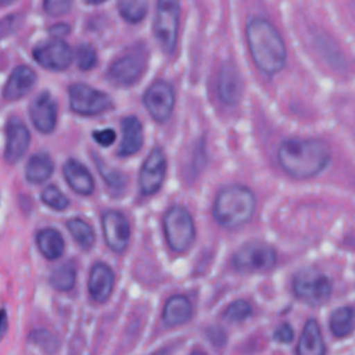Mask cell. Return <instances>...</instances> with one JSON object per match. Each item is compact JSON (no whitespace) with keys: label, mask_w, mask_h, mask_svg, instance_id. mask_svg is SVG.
Here are the masks:
<instances>
[{"label":"cell","mask_w":355,"mask_h":355,"mask_svg":"<svg viewBox=\"0 0 355 355\" xmlns=\"http://www.w3.org/2000/svg\"><path fill=\"white\" fill-rule=\"evenodd\" d=\"M251 313H252V308L250 302H247L245 300H236L225 309L223 319L233 323H239L245 320L248 316H251Z\"/></svg>","instance_id":"f546056e"},{"label":"cell","mask_w":355,"mask_h":355,"mask_svg":"<svg viewBox=\"0 0 355 355\" xmlns=\"http://www.w3.org/2000/svg\"><path fill=\"white\" fill-rule=\"evenodd\" d=\"M147 57L141 50H132L116 58L107 71V78L115 86L135 85L146 71Z\"/></svg>","instance_id":"9c48e42d"},{"label":"cell","mask_w":355,"mask_h":355,"mask_svg":"<svg viewBox=\"0 0 355 355\" xmlns=\"http://www.w3.org/2000/svg\"><path fill=\"white\" fill-rule=\"evenodd\" d=\"M87 3H90V4H100V3H103V1H105V0H86Z\"/></svg>","instance_id":"ab89813d"},{"label":"cell","mask_w":355,"mask_h":355,"mask_svg":"<svg viewBox=\"0 0 355 355\" xmlns=\"http://www.w3.org/2000/svg\"><path fill=\"white\" fill-rule=\"evenodd\" d=\"M28 345L32 351L55 352L60 347V343L47 330H33L28 338Z\"/></svg>","instance_id":"f1b7e54d"},{"label":"cell","mask_w":355,"mask_h":355,"mask_svg":"<svg viewBox=\"0 0 355 355\" xmlns=\"http://www.w3.org/2000/svg\"><path fill=\"white\" fill-rule=\"evenodd\" d=\"M36 83V73L32 68L26 65H19L14 68L10 73L4 89H3V98L7 101H14L24 97Z\"/></svg>","instance_id":"ac0fdd59"},{"label":"cell","mask_w":355,"mask_h":355,"mask_svg":"<svg viewBox=\"0 0 355 355\" xmlns=\"http://www.w3.org/2000/svg\"><path fill=\"white\" fill-rule=\"evenodd\" d=\"M93 139L101 146V147H110L114 144L116 139V133L114 129L107 128V129H97L93 132Z\"/></svg>","instance_id":"836d02e7"},{"label":"cell","mask_w":355,"mask_h":355,"mask_svg":"<svg viewBox=\"0 0 355 355\" xmlns=\"http://www.w3.org/2000/svg\"><path fill=\"white\" fill-rule=\"evenodd\" d=\"M67 227H68L71 236L73 237V240L79 244V247H82L83 250L92 248V245L94 244L96 236H94L93 227L87 222H85L83 219H79V218H73V219L68 220Z\"/></svg>","instance_id":"484cf974"},{"label":"cell","mask_w":355,"mask_h":355,"mask_svg":"<svg viewBox=\"0 0 355 355\" xmlns=\"http://www.w3.org/2000/svg\"><path fill=\"white\" fill-rule=\"evenodd\" d=\"M15 0H0V6H10L11 3H14Z\"/></svg>","instance_id":"f35d334b"},{"label":"cell","mask_w":355,"mask_h":355,"mask_svg":"<svg viewBox=\"0 0 355 355\" xmlns=\"http://www.w3.org/2000/svg\"><path fill=\"white\" fill-rule=\"evenodd\" d=\"M324 351L326 348L318 322L315 319H308L301 333L297 352L301 355H322Z\"/></svg>","instance_id":"7402d4cb"},{"label":"cell","mask_w":355,"mask_h":355,"mask_svg":"<svg viewBox=\"0 0 355 355\" xmlns=\"http://www.w3.org/2000/svg\"><path fill=\"white\" fill-rule=\"evenodd\" d=\"M36 244L42 255L47 259H57L64 252V239L55 229H43L36 236Z\"/></svg>","instance_id":"cb8c5ba5"},{"label":"cell","mask_w":355,"mask_h":355,"mask_svg":"<svg viewBox=\"0 0 355 355\" xmlns=\"http://www.w3.org/2000/svg\"><path fill=\"white\" fill-rule=\"evenodd\" d=\"M98 169H100L101 175L104 176L103 179H104L110 186H112V187H122L123 179H122V176H121L119 173H116V172H108V171H104V169H103V166H98Z\"/></svg>","instance_id":"d590c367"},{"label":"cell","mask_w":355,"mask_h":355,"mask_svg":"<svg viewBox=\"0 0 355 355\" xmlns=\"http://www.w3.org/2000/svg\"><path fill=\"white\" fill-rule=\"evenodd\" d=\"M193 316V306L187 297L172 295L164 305L162 320L166 326H180L187 323Z\"/></svg>","instance_id":"44dd1931"},{"label":"cell","mask_w":355,"mask_h":355,"mask_svg":"<svg viewBox=\"0 0 355 355\" xmlns=\"http://www.w3.org/2000/svg\"><path fill=\"white\" fill-rule=\"evenodd\" d=\"M7 327H8L7 312H6V309H0V341H1V338L6 336Z\"/></svg>","instance_id":"8d00e7d4"},{"label":"cell","mask_w":355,"mask_h":355,"mask_svg":"<svg viewBox=\"0 0 355 355\" xmlns=\"http://www.w3.org/2000/svg\"><path fill=\"white\" fill-rule=\"evenodd\" d=\"M54 171V162L46 153L33 154L25 166V178L33 184L46 182Z\"/></svg>","instance_id":"603a6c76"},{"label":"cell","mask_w":355,"mask_h":355,"mask_svg":"<svg viewBox=\"0 0 355 355\" xmlns=\"http://www.w3.org/2000/svg\"><path fill=\"white\" fill-rule=\"evenodd\" d=\"M29 116L40 133L49 135L54 130L57 125V104L49 92H43L32 100Z\"/></svg>","instance_id":"5bb4252c"},{"label":"cell","mask_w":355,"mask_h":355,"mask_svg":"<svg viewBox=\"0 0 355 355\" xmlns=\"http://www.w3.org/2000/svg\"><path fill=\"white\" fill-rule=\"evenodd\" d=\"M180 7L178 0H158L154 19V35L161 49L171 54L178 42Z\"/></svg>","instance_id":"8992f818"},{"label":"cell","mask_w":355,"mask_h":355,"mask_svg":"<svg viewBox=\"0 0 355 355\" xmlns=\"http://www.w3.org/2000/svg\"><path fill=\"white\" fill-rule=\"evenodd\" d=\"M330 279L318 268L306 266L300 269L293 279V291L295 297L313 306L323 305L331 295Z\"/></svg>","instance_id":"5b68a950"},{"label":"cell","mask_w":355,"mask_h":355,"mask_svg":"<svg viewBox=\"0 0 355 355\" xmlns=\"http://www.w3.org/2000/svg\"><path fill=\"white\" fill-rule=\"evenodd\" d=\"M6 150H4V159L8 164L18 162L26 153L31 141V133L28 128L15 118H11L6 128Z\"/></svg>","instance_id":"2e32d148"},{"label":"cell","mask_w":355,"mask_h":355,"mask_svg":"<svg viewBox=\"0 0 355 355\" xmlns=\"http://www.w3.org/2000/svg\"><path fill=\"white\" fill-rule=\"evenodd\" d=\"M330 331L338 337L349 336L355 329V309L352 306H340L330 315Z\"/></svg>","instance_id":"d4e9b609"},{"label":"cell","mask_w":355,"mask_h":355,"mask_svg":"<svg viewBox=\"0 0 355 355\" xmlns=\"http://www.w3.org/2000/svg\"><path fill=\"white\" fill-rule=\"evenodd\" d=\"M162 227L169 248L175 252L187 251L196 237L191 214L182 205H172L162 218Z\"/></svg>","instance_id":"277c9868"},{"label":"cell","mask_w":355,"mask_h":355,"mask_svg":"<svg viewBox=\"0 0 355 355\" xmlns=\"http://www.w3.org/2000/svg\"><path fill=\"white\" fill-rule=\"evenodd\" d=\"M72 0H44V11L51 17H58L69 11Z\"/></svg>","instance_id":"d6a6232c"},{"label":"cell","mask_w":355,"mask_h":355,"mask_svg":"<svg viewBox=\"0 0 355 355\" xmlns=\"http://www.w3.org/2000/svg\"><path fill=\"white\" fill-rule=\"evenodd\" d=\"M276 251L266 243L250 241L243 244L232 257V265L239 272H265L276 265Z\"/></svg>","instance_id":"52a82bcc"},{"label":"cell","mask_w":355,"mask_h":355,"mask_svg":"<svg viewBox=\"0 0 355 355\" xmlns=\"http://www.w3.org/2000/svg\"><path fill=\"white\" fill-rule=\"evenodd\" d=\"M69 107L73 112L85 116L98 115L112 108L111 97L85 83H73L69 86Z\"/></svg>","instance_id":"ba28073f"},{"label":"cell","mask_w":355,"mask_h":355,"mask_svg":"<svg viewBox=\"0 0 355 355\" xmlns=\"http://www.w3.org/2000/svg\"><path fill=\"white\" fill-rule=\"evenodd\" d=\"M245 37L251 58L262 73L273 76L284 68L286 46L272 22L262 17H252L247 22Z\"/></svg>","instance_id":"6da1fadb"},{"label":"cell","mask_w":355,"mask_h":355,"mask_svg":"<svg viewBox=\"0 0 355 355\" xmlns=\"http://www.w3.org/2000/svg\"><path fill=\"white\" fill-rule=\"evenodd\" d=\"M143 104L154 121L165 122L173 111L175 90L168 82L155 80L146 90Z\"/></svg>","instance_id":"30bf717a"},{"label":"cell","mask_w":355,"mask_h":355,"mask_svg":"<svg viewBox=\"0 0 355 355\" xmlns=\"http://www.w3.org/2000/svg\"><path fill=\"white\" fill-rule=\"evenodd\" d=\"M166 173V158L159 147H154L146 157L140 173H139V187L144 196L155 194L165 179Z\"/></svg>","instance_id":"8fae6325"},{"label":"cell","mask_w":355,"mask_h":355,"mask_svg":"<svg viewBox=\"0 0 355 355\" xmlns=\"http://www.w3.org/2000/svg\"><path fill=\"white\" fill-rule=\"evenodd\" d=\"M104 240L114 252H123L129 244L130 226L126 216L115 209L105 211L101 218Z\"/></svg>","instance_id":"7c38bea8"},{"label":"cell","mask_w":355,"mask_h":355,"mask_svg":"<svg viewBox=\"0 0 355 355\" xmlns=\"http://www.w3.org/2000/svg\"><path fill=\"white\" fill-rule=\"evenodd\" d=\"M50 32H51V35H54L55 37H60V36H62V35H67V33L69 32V28H68V25H65V24H62V25H54V26L50 29Z\"/></svg>","instance_id":"74e56055"},{"label":"cell","mask_w":355,"mask_h":355,"mask_svg":"<svg viewBox=\"0 0 355 355\" xmlns=\"http://www.w3.org/2000/svg\"><path fill=\"white\" fill-rule=\"evenodd\" d=\"M122 128V140L116 150V154L119 157H130L140 151L144 135H143V125L140 119L135 115L125 116L121 123Z\"/></svg>","instance_id":"d6986e66"},{"label":"cell","mask_w":355,"mask_h":355,"mask_svg":"<svg viewBox=\"0 0 355 355\" xmlns=\"http://www.w3.org/2000/svg\"><path fill=\"white\" fill-rule=\"evenodd\" d=\"M118 10L125 21L136 24L147 14V0H118Z\"/></svg>","instance_id":"83f0119b"},{"label":"cell","mask_w":355,"mask_h":355,"mask_svg":"<svg viewBox=\"0 0 355 355\" xmlns=\"http://www.w3.org/2000/svg\"><path fill=\"white\" fill-rule=\"evenodd\" d=\"M62 173L67 183L75 193L80 196H90L93 193L94 180L92 178V173L78 159H67L62 166Z\"/></svg>","instance_id":"ffe728a7"},{"label":"cell","mask_w":355,"mask_h":355,"mask_svg":"<svg viewBox=\"0 0 355 355\" xmlns=\"http://www.w3.org/2000/svg\"><path fill=\"white\" fill-rule=\"evenodd\" d=\"M76 280V269L72 263L67 262L61 266L55 268L50 275V284L57 291H69L75 286Z\"/></svg>","instance_id":"4316f807"},{"label":"cell","mask_w":355,"mask_h":355,"mask_svg":"<svg viewBox=\"0 0 355 355\" xmlns=\"http://www.w3.org/2000/svg\"><path fill=\"white\" fill-rule=\"evenodd\" d=\"M294 331L288 323H282L273 333V340L282 344H288L293 341Z\"/></svg>","instance_id":"e575fe53"},{"label":"cell","mask_w":355,"mask_h":355,"mask_svg":"<svg viewBox=\"0 0 355 355\" xmlns=\"http://www.w3.org/2000/svg\"><path fill=\"white\" fill-rule=\"evenodd\" d=\"M216 90L219 100L226 105H236L243 94V80L239 69L232 62H225L218 73Z\"/></svg>","instance_id":"9a60e30c"},{"label":"cell","mask_w":355,"mask_h":355,"mask_svg":"<svg viewBox=\"0 0 355 355\" xmlns=\"http://www.w3.org/2000/svg\"><path fill=\"white\" fill-rule=\"evenodd\" d=\"M97 62V54L93 46L89 43H83L76 50V64L78 68L82 71L92 69Z\"/></svg>","instance_id":"1f68e13d"},{"label":"cell","mask_w":355,"mask_h":355,"mask_svg":"<svg viewBox=\"0 0 355 355\" xmlns=\"http://www.w3.org/2000/svg\"><path fill=\"white\" fill-rule=\"evenodd\" d=\"M114 284L115 275L108 265L97 262L92 266L87 280V288L94 301L105 302L114 290Z\"/></svg>","instance_id":"e0dca14e"},{"label":"cell","mask_w":355,"mask_h":355,"mask_svg":"<svg viewBox=\"0 0 355 355\" xmlns=\"http://www.w3.org/2000/svg\"><path fill=\"white\" fill-rule=\"evenodd\" d=\"M329 147L316 139H287L277 148L282 169L294 179H309L319 175L330 162Z\"/></svg>","instance_id":"7a4b0ae2"},{"label":"cell","mask_w":355,"mask_h":355,"mask_svg":"<svg viewBox=\"0 0 355 355\" xmlns=\"http://www.w3.org/2000/svg\"><path fill=\"white\" fill-rule=\"evenodd\" d=\"M33 58L46 69L64 71L72 62V50L60 37L49 40L33 50Z\"/></svg>","instance_id":"4fadbf2b"},{"label":"cell","mask_w":355,"mask_h":355,"mask_svg":"<svg viewBox=\"0 0 355 355\" xmlns=\"http://www.w3.org/2000/svg\"><path fill=\"white\" fill-rule=\"evenodd\" d=\"M42 201L55 211H64L69 205V200L67 198V196L61 193L55 186H47L42 191Z\"/></svg>","instance_id":"4dcf8cb0"},{"label":"cell","mask_w":355,"mask_h":355,"mask_svg":"<svg viewBox=\"0 0 355 355\" xmlns=\"http://www.w3.org/2000/svg\"><path fill=\"white\" fill-rule=\"evenodd\" d=\"M255 205V196L248 187L230 184L218 191L212 205V215L222 227L237 229L252 218Z\"/></svg>","instance_id":"3957f363"}]
</instances>
